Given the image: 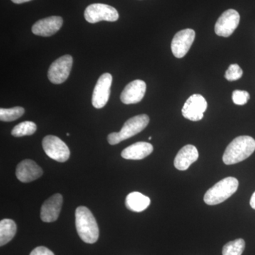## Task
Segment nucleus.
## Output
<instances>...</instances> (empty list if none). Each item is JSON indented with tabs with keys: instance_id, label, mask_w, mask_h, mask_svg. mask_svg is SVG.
Wrapping results in <instances>:
<instances>
[{
	"instance_id": "f257e3e1",
	"label": "nucleus",
	"mask_w": 255,
	"mask_h": 255,
	"mask_svg": "<svg viewBox=\"0 0 255 255\" xmlns=\"http://www.w3.org/2000/svg\"><path fill=\"white\" fill-rule=\"evenodd\" d=\"M255 150V140L248 135L236 137L225 150L223 161L227 165L239 163L252 155Z\"/></svg>"
},
{
	"instance_id": "f03ea898",
	"label": "nucleus",
	"mask_w": 255,
	"mask_h": 255,
	"mask_svg": "<svg viewBox=\"0 0 255 255\" xmlns=\"http://www.w3.org/2000/svg\"><path fill=\"white\" fill-rule=\"evenodd\" d=\"M75 225L79 236L85 243L93 244L97 241L100 236L98 224L85 206H79L75 211Z\"/></svg>"
},
{
	"instance_id": "7ed1b4c3",
	"label": "nucleus",
	"mask_w": 255,
	"mask_h": 255,
	"mask_svg": "<svg viewBox=\"0 0 255 255\" xmlns=\"http://www.w3.org/2000/svg\"><path fill=\"white\" fill-rule=\"evenodd\" d=\"M238 186L239 182L236 178H224L206 191L204 197V202L210 206L221 204L236 193Z\"/></svg>"
},
{
	"instance_id": "20e7f679",
	"label": "nucleus",
	"mask_w": 255,
	"mask_h": 255,
	"mask_svg": "<svg viewBox=\"0 0 255 255\" xmlns=\"http://www.w3.org/2000/svg\"><path fill=\"white\" fill-rule=\"evenodd\" d=\"M150 122V118L146 114H140L129 119L124 124L122 130L119 132H112L108 135V142L110 145H117L119 142L130 138L143 130Z\"/></svg>"
},
{
	"instance_id": "39448f33",
	"label": "nucleus",
	"mask_w": 255,
	"mask_h": 255,
	"mask_svg": "<svg viewBox=\"0 0 255 255\" xmlns=\"http://www.w3.org/2000/svg\"><path fill=\"white\" fill-rule=\"evenodd\" d=\"M84 16L87 22L91 23L102 21L114 22L119 17L118 11L113 6L99 3L89 5L85 9Z\"/></svg>"
},
{
	"instance_id": "423d86ee",
	"label": "nucleus",
	"mask_w": 255,
	"mask_h": 255,
	"mask_svg": "<svg viewBox=\"0 0 255 255\" xmlns=\"http://www.w3.org/2000/svg\"><path fill=\"white\" fill-rule=\"evenodd\" d=\"M42 145L46 155L57 162H66L70 157V151L68 145L58 137L47 135L43 138Z\"/></svg>"
},
{
	"instance_id": "0eeeda50",
	"label": "nucleus",
	"mask_w": 255,
	"mask_h": 255,
	"mask_svg": "<svg viewBox=\"0 0 255 255\" xmlns=\"http://www.w3.org/2000/svg\"><path fill=\"white\" fill-rule=\"evenodd\" d=\"M73 57L65 55L60 57L50 65L48 78L55 85L63 83L70 75L73 66Z\"/></svg>"
},
{
	"instance_id": "6e6552de",
	"label": "nucleus",
	"mask_w": 255,
	"mask_h": 255,
	"mask_svg": "<svg viewBox=\"0 0 255 255\" xmlns=\"http://www.w3.org/2000/svg\"><path fill=\"white\" fill-rule=\"evenodd\" d=\"M207 107V102L202 95H191L183 107V117L192 122H199L204 118V113Z\"/></svg>"
},
{
	"instance_id": "1a4fd4ad",
	"label": "nucleus",
	"mask_w": 255,
	"mask_h": 255,
	"mask_svg": "<svg viewBox=\"0 0 255 255\" xmlns=\"http://www.w3.org/2000/svg\"><path fill=\"white\" fill-rule=\"evenodd\" d=\"M112 75L110 73H104L96 84L92 95V105L96 109H102L107 105L110 100Z\"/></svg>"
},
{
	"instance_id": "9d476101",
	"label": "nucleus",
	"mask_w": 255,
	"mask_h": 255,
	"mask_svg": "<svg viewBox=\"0 0 255 255\" xmlns=\"http://www.w3.org/2000/svg\"><path fill=\"white\" fill-rule=\"evenodd\" d=\"M239 13L235 9H228L221 14L215 25V32L219 36L229 37L239 25Z\"/></svg>"
},
{
	"instance_id": "9b49d317",
	"label": "nucleus",
	"mask_w": 255,
	"mask_h": 255,
	"mask_svg": "<svg viewBox=\"0 0 255 255\" xmlns=\"http://www.w3.org/2000/svg\"><path fill=\"white\" fill-rule=\"evenodd\" d=\"M196 33L191 28L177 32L174 36L171 48L174 56L182 58L187 55L195 39Z\"/></svg>"
},
{
	"instance_id": "f8f14e48",
	"label": "nucleus",
	"mask_w": 255,
	"mask_h": 255,
	"mask_svg": "<svg viewBox=\"0 0 255 255\" xmlns=\"http://www.w3.org/2000/svg\"><path fill=\"white\" fill-rule=\"evenodd\" d=\"M63 18L58 16H52L49 17L38 20L32 26V32L37 36L48 37L57 33L63 26Z\"/></svg>"
},
{
	"instance_id": "ddd939ff",
	"label": "nucleus",
	"mask_w": 255,
	"mask_h": 255,
	"mask_svg": "<svg viewBox=\"0 0 255 255\" xmlns=\"http://www.w3.org/2000/svg\"><path fill=\"white\" fill-rule=\"evenodd\" d=\"M146 92L145 82L140 80H134L128 84L121 95V100L125 105L140 102Z\"/></svg>"
},
{
	"instance_id": "4468645a",
	"label": "nucleus",
	"mask_w": 255,
	"mask_h": 255,
	"mask_svg": "<svg viewBox=\"0 0 255 255\" xmlns=\"http://www.w3.org/2000/svg\"><path fill=\"white\" fill-rule=\"evenodd\" d=\"M63 198L60 194H55L47 199L41 211V219L43 222H54L59 217L60 210L63 205Z\"/></svg>"
},
{
	"instance_id": "2eb2a0df",
	"label": "nucleus",
	"mask_w": 255,
	"mask_h": 255,
	"mask_svg": "<svg viewBox=\"0 0 255 255\" xmlns=\"http://www.w3.org/2000/svg\"><path fill=\"white\" fill-rule=\"evenodd\" d=\"M43 174V169L31 159H25L16 167V175L20 182L28 183L33 182Z\"/></svg>"
},
{
	"instance_id": "dca6fc26",
	"label": "nucleus",
	"mask_w": 255,
	"mask_h": 255,
	"mask_svg": "<svg viewBox=\"0 0 255 255\" xmlns=\"http://www.w3.org/2000/svg\"><path fill=\"white\" fill-rule=\"evenodd\" d=\"M199 158V152L195 146L187 145L184 146L178 152L174 159V167L178 170H187L191 164L195 162Z\"/></svg>"
},
{
	"instance_id": "f3484780",
	"label": "nucleus",
	"mask_w": 255,
	"mask_h": 255,
	"mask_svg": "<svg viewBox=\"0 0 255 255\" xmlns=\"http://www.w3.org/2000/svg\"><path fill=\"white\" fill-rule=\"evenodd\" d=\"M153 151V146L149 142H137L124 149L122 157L126 159L139 160L150 155Z\"/></svg>"
},
{
	"instance_id": "a211bd4d",
	"label": "nucleus",
	"mask_w": 255,
	"mask_h": 255,
	"mask_svg": "<svg viewBox=\"0 0 255 255\" xmlns=\"http://www.w3.org/2000/svg\"><path fill=\"white\" fill-rule=\"evenodd\" d=\"M150 204V198L137 191L130 193L126 199V206L128 209L133 212H142L145 211Z\"/></svg>"
},
{
	"instance_id": "6ab92c4d",
	"label": "nucleus",
	"mask_w": 255,
	"mask_h": 255,
	"mask_svg": "<svg viewBox=\"0 0 255 255\" xmlns=\"http://www.w3.org/2000/svg\"><path fill=\"white\" fill-rule=\"evenodd\" d=\"M16 233V225L11 219L1 220L0 222V246L7 244L14 237Z\"/></svg>"
},
{
	"instance_id": "aec40b11",
	"label": "nucleus",
	"mask_w": 255,
	"mask_h": 255,
	"mask_svg": "<svg viewBox=\"0 0 255 255\" xmlns=\"http://www.w3.org/2000/svg\"><path fill=\"white\" fill-rule=\"evenodd\" d=\"M246 248V242L242 238L229 242L223 248V255H242Z\"/></svg>"
},
{
	"instance_id": "412c9836",
	"label": "nucleus",
	"mask_w": 255,
	"mask_h": 255,
	"mask_svg": "<svg viewBox=\"0 0 255 255\" xmlns=\"http://www.w3.org/2000/svg\"><path fill=\"white\" fill-rule=\"evenodd\" d=\"M36 124L32 122H24L18 124L11 130V135L14 137H22L31 135L36 131Z\"/></svg>"
},
{
	"instance_id": "4be33fe9",
	"label": "nucleus",
	"mask_w": 255,
	"mask_h": 255,
	"mask_svg": "<svg viewBox=\"0 0 255 255\" xmlns=\"http://www.w3.org/2000/svg\"><path fill=\"white\" fill-rule=\"evenodd\" d=\"M25 110L23 107H16L11 109H0V119L2 122H10L22 117Z\"/></svg>"
},
{
	"instance_id": "5701e85b",
	"label": "nucleus",
	"mask_w": 255,
	"mask_h": 255,
	"mask_svg": "<svg viewBox=\"0 0 255 255\" xmlns=\"http://www.w3.org/2000/svg\"><path fill=\"white\" fill-rule=\"evenodd\" d=\"M243 75V70L238 64H232L226 70L225 78L228 81H236L242 78Z\"/></svg>"
},
{
	"instance_id": "b1692460",
	"label": "nucleus",
	"mask_w": 255,
	"mask_h": 255,
	"mask_svg": "<svg viewBox=\"0 0 255 255\" xmlns=\"http://www.w3.org/2000/svg\"><path fill=\"white\" fill-rule=\"evenodd\" d=\"M250 98V94L244 90H235L233 92L232 100L236 105H245L248 103Z\"/></svg>"
},
{
	"instance_id": "393cba45",
	"label": "nucleus",
	"mask_w": 255,
	"mask_h": 255,
	"mask_svg": "<svg viewBox=\"0 0 255 255\" xmlns=\"http://www.w3.org/2000/svg\"><path fill=\"white\" fill-rule=\"evenodd\" d=\"M30 255H55L53 252L46 247L40 246L35 248Z\"/></svg>"
},
{
	"instance_id": "a878e982",
	"label": "nucleus",
	"mask_w": 255,
	"mask_h": 255,
	"mask_svg": "<svg viewBox=\"0 0 255 255\" xmlns=\"http://www.w3.org/2000/svg\"><path fill=\"white\" fill-rule=\"evenodd\" d=\"M250 204H251V207L255 210V191L253 193V196H252Z\"/></svg>"
},
{
	"instance_id": "bb28decb",
	"label": "nucleus",
	"mask_w": 255,
	"mask_h": 255,
	"mask_svg": "<svg viewBox=\"0 0 255 255\" xmlns=\"http://www.w3.org/2000/svg\"><path fill=\"white\" fill-rule=\"evenodd\" d=\"M30 1H31V0H11V1L15 3V4H23V3L28 2Z\"/></svg>"
},
{
	"instance_id": "cd10ccee",
	"label": "nucleus",
	"mask_w": 255,
	"mask_h": 255,
	"mask_svg": "<svg viewBox=\"0 0 255 255\" xmlns=\"http://www.w3.org/2000/svg\"><path fill=\"white\" fill-rule=\"evenodd\" d=\"M149 140H151V139H152V137H149Z\"/></svg>"
}]
</instances>
